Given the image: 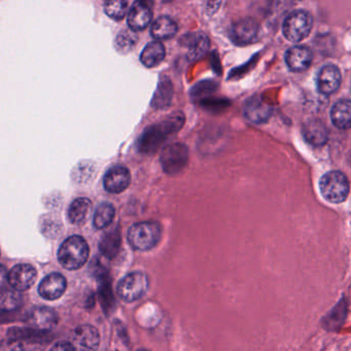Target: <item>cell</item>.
<instances>
[{
    "label": "cell",
    "instance_id": "obj_23",
    "mask_svg": "<svg viewBox=\"0 0 351 351\" xmlns=\"http://www.w3.org/2000/svg\"><path fill=\"white\" fill-rule=\"evenodd\" d=\"M173 97V85L169 77H163L160 80L157 91L152 100V106L155 108H164L170 106Z\"/></svg>",
    "mask_w": 351,
    "mask_h": 351
},
{
    "label": "cell",
    "instance_id": "obj_2",
    "mask_svg": "<svg viewBox=\"0 0 351 351\" xmlns=\"http://www.w3.org/2000/svg\"><path fill=\"white\" fill-rule=\"evenodd\" d=\"M89 258V245L81 236L73 235L67 238L58 252V260L67 270L82 268Z\"/></svg>",
    "mask_w": 351,
    "mask_h": 351
},
{
    "label": "cell",
    "instance_id": "obj_16",
    "mask_svg": "<svg viewBox=\"0 0 351 351\" xmlns=\"http://www.w3.org/2000/svg\"><path fill=\"white\" fill-rule=\"evenodd\" d=\"M272 108L261 97H252L244 106V116L250 122L263 124L270 119Z\"/></svg>",
    "mask_w": 351,
    "mask_h": 351
},
{
    "label": "cell",
    "instance_id": "obj_30",
    "mask_svg": "<svg viewBox=\"0 0 351 351\" xmlns=\"http://www.w3.org/2000/svg\"><path fill=\"white\" fill-rule=\"evenodd\" d=\"M20 303V295L17 291H3L1 297V307L3 310H11L17 307Z\"/></svg>",
    "mask_w": 351,
    "mask_h": 351
},
{
    "label": "cell",
    "instance_id": "obj_12",
    "mask_svg": "<svg viewBox=\"0 0 351 351\" xmlns=\"http://www.w3.org/2000/svg\"><path fill=\"white\" fill-rule=\"evenodd\" d=\"M66 289V279L59 273H52L45 277L38 287L40 297L49 301L59 299Z\"/></svg>",
    "mask_w": 351,
    "mask_h": 351
},
{
    "label": "cell",
    "instance_id": "obj_24",
    "mask_svg": "<svg viewBox=\"0 0 351 351\" xmlns=\"http://www.w3.org/2000/svg\"><path fill=\"white\" fill-rule=\"evenodd\" d=\"M186 45L189 48V57L192 60H196L206 54L210 43L205 34H194L188 36Z\"/></svg>",
    "mask_w": 351,
    "mask_h": 351
},
{
    "label": "cell",
    "instance_id": "obj_13",
    "mask_svg": "<svg viewBox=\"0 0 351 351\" xmlns=\"http://www.w3.org/2000/svg\"><path fill=\"white\" fill-rule=\"evenodd\" d=\"M341 71L336 65H326L320 69L317 77L318 91L324 95H330L340 88Z\"/></svg>",
    "mask_w": 351,
    "mask_h": 351
},
{
    "label": "cell",
    "instance_id": "obj_14",
    "mask_svg": "<svg viewBox=\"0 0 351 351\" xmlns=\"http://www.w3.org/2000/svg\"><path fill=\"white\" fill-rule=\"evenodd\" d=\"M312 59H313V54L307 47H293L285 53V63L287 67L295 73H301L309 69Z\"/></svg>",
    "mask_w": 351,
    "mask_h": 351
},
{
    "label": "cell",
    "instance_id": "obj_25",
    "mask_svg": "<svg viewBox=\"0 0 351 351\" xmlns=\"http://www.w3.org/2000/svg\"><path fill=\"white\" fill-rule=\"evenodd\" d=\"M116 215L114 205L108 202H104L96 209L94 215L93 225L96 229L101 230L108 227L112 223Z\"/></svg>",
    "mask_w": 351,
    "mask_h": 351
},
{
    "label": "cell",
    "instance_id": "obj_22",
    "mask_svg": "<svg viewBox=\"0 0 351 351\" xmlns=\"http://www.w3.org/2000/svg\"><path fill=\"white\" fill-rule=\"evenodd\" d=\"M91 201L88 198H77L71 203L67 217L73 225H83L89 217Z\"/></svg>",
    "mask_w": 351,
    "mask_h": 351
},
{
    "label": "cell",
    "instance_id": "obj_32",
    "mask_svg": "<svg viewBox=\"0 0 351 351\" xmlns=\"http://www.w3.org/2000/svg\"><path fill=\"white\" fill-rule=\"evenodd\" d=\"M50 351H75L71 342H59L51 348Z\"/></svg>",
    "mask_w": 351,
    "mask_h": 351
},
{
    "label": "cell",
    "instance_id": "obj_19",
    "mask_svg": "<svg viewBox=\"0 0 351 351\" xmlns=\"http://www.w3.org/2000/svg\"><path fill=\"white\" fill-rule=\"evenodd\" d=\"M28 324L38 330H49L58 322L56 313L49 308H38L28 315Z\"/></svg>",
    "mask_w": 351,
    "mask_h": 351
},
{
    "label": "cell",
    "instance_id": "obj_11",
    "mask_svg": "<svg viewBox=\"0 0 351 351\" xmlns=\"http://www.w3.org/2000/svg\"><path fill=\"white\" fill-rule=\"evenodd\" d=\"M258 29H260V26L256 20L252 19V18L239 20L232 26V40L240 46L254 43L258 38Z\"/></svg>",
    "mask_w": 351,
    "mask_h": 351
},
{
    "label": "cell",
    "instance_id": "obj_17",
    "mask_svg": "<svg viewBox=\"0 0 351 351\" xmlns=\"http://www.w3.org/2000/svg\"><path fill=\"white\" fill-rule=\"evenodd\" d=\"M304 138L314 147H322L328 141V130L319 120H310L302 128Z\"/></svg>",
    "mask_w": 351,
    "mask_h": 351
},
{
    "label": "cell",
    "instance_id": "obj_15",
    "mask_svg": "<svg viewBox=\"0 0 351 351\" xmlns=\"http://www.w3.org/2000/svg\"><path fill=\"white\" fill-rule=\"evenodd\" d=\"M152 17L153 13L149 5L143 1H136L130 8L127 22L132 32H141L149 25Z\"/></svg>",
    "mask_w": 351,
    "mask_h": 351
},
{
    "label": "cell",
    "instance_id": "obj_7",
    "mask_svg": "<svg viewBox=\"0 0 351 351\" xmlns=\"http://www.w3.org/2000/svg\"><path fill=\"white\" fill-rule=\"evenodd\" d=\"M162 169L167 174L180 173L188 165L189 149L184 143H176L167 145L160 156Z\"/></svg>",
    "mask_w": 351,
    "mask_h": 351
},
{
    "label": "cell",
    "instance_id": "obj_1",
    "mask_svg": "<svg viewBox=\"0 0 351 351\" xmlns=\"http://www.w3.org/2000/svg\"><path fill=\"white\" fill-rule=\"evenodd\" d=\"M184 114L176 112L162 122L147 127L137 141V149L143 154L155 153L169 135L178 132L184 127Z\"/></svg>",
    "mask_w": 351,
    "mask_h": 351
},
{
    "label": "cell",
    "instance_id": "obj_9",
    "mask_svg": "<svg viewBox=\"0 0 351 351\" xmlns=\"http://www.w3.org/2000/svg\"><path fill=\"white\" fill-rule=\"evenodd\" d=\"M38 272L32 265L20 264L14 267L8 275L11 287L16 291H27L36 282Z\"/></svg>",
    "mask_w": 351,
    "mask_h": 351
},
{
    "label": "cell",
    "instance_id": "obj_3",
    "mask_svg": "<svg viewBox=\"0 0 351 351\" xmlns=\"http://www.w3.org/2000/svg\"><path fill=\"white\" fill-rule=\"evenodd\" d=\"M161 226L155 221H143L133 225L129 229V244L139 252L152 250L161 239Z\"/></svg>",
    "mask_w": 351,
    "mask_h": 351
},
{
    "label": "cell",
    "instance_id": "obj_4",
    "mask_svg": "<svg viewBox=\"0 0 351 351\" xmlns=\"http://www.w3.org/2000/svg\"><path fill=\"white\" fill-rule=\"evenodd\" d=\"M322 196L334 204L344 202L349 195V182L346 176L340 171H330L324 174L319 180Z\"/></svg>",
    "mask_w": 351,
    "mask_h": 351
},
{
    "label": "cell",
    "instance_id": "obj_28",
    "mask_svg": "<svg viewBox=\"0 0 351 351\" xmlns=\"http://www.w3.org/2000/svg\"><path fill=\"white\" fill-rule=\"evenodd\" d=\"M128 9V3L117 0V1H108L104 5V12L108 17L114 20H122L125 17Z\"/></svg>",
    "mask_w": 351,
    "mask_h": 351
},
{
    "label": "cell",
    "instance_id": "obj_18",
    "mask_svg": "<svg viewBox=\"0 0 351 351\" xmlns=\"http://www.w3.org/2000/svg\"><path fill=\"white\" fill-rule=\"evenodd\" d=\"M332 124L341 130L351 128V101L342 99L337 101L330 110Z\"/></svg>",
    "mask_w": 351,
    "mask_h": 351
},
{
    "label": "cell",
    "instance_id": "obj_8",
    "mask_svg": "<svg viewBox=\"0 0 351 351\" xmlns=\"http://www.w3.org/2000/svg\"><path fill=\"white\" fill-rule=\"evenodd\" d=\"M100 336L97 328L90 324L79 326L71 337V344L75 351H97Z\"/></svg>",
    "mask_w": 351,
    "mask_h": 351
},
{
    "label": "cell",
    "instance_id": "obj_33",
    "mask_svg": "<svg viewBox=\"0 0 351 351\" xmlns=\"http://www.w3.org/2000/svg\"><path fill=\"white\" fill-rule=\"evenodd\" d=\"M138 351H147V350H143H143H138Z\"/></svg>",
    "mask_w": 351,
    "mask_h": 351
},
{
    "label": "cell",
    "instance_id": "obj_31",
    "mask_svg": "<svg viewBox=\"0 0 351 351\" xmlns=\"http://www.w3.org/2000/svg\"><path fill=\"white\" fill-rule=\"evenodd\" d=\"M0 351H23L21 343L15 340L3 341Z\"/></svg>",
    "mask_w": 351,
    "mask_h": 351
},
{
    "label": "cell",
    "instance_id": "obj_21",
    "mask_svg": "<svg viewBox=\"0 0 351 351\" xmlns=\"http://www.w3.org/2000/svg\"><path fill=\"white\" fill-rule=\"evenodd\" d=\"M178 29V24L173 19L167 16H161L152 25L151 34L157 40H166L173 38Z\"/></svg>",
    "mask_w": 351,
    "mask_h": 351
},
{
    "label": "cell",
    "instance_id": "obj_5",
    "mask_svg": "<svg viewBox=\"0 0 351 351\" xmlns=\"http://www.w3.org/2000/svg\"><path fill=\"white\" fill-rule=\"evenodd\" d=\"M313 19L306 11H295L283 22V36L289 42L299 43L307 38L311 32Z\"/></svg>",
    "mask_w": 351,
    "mask_h": 351
},
{
    "label": "cell",
    "instance_id": "obj_27",
    "mask_svg": "<svg viewBox=\"0 0 351 351\" xmlns=\"http://www.w3.org/2000/svg\"><path fill=\"white\" fill-rule=\"evenodd\" d=\"M120 242V233L117 230H112L102 238L101 243H100V250H101L102 254L106 256H110V258L116 256Z\"/></svg>",
    "mask_w": 351,
    "mask_h": 351
},
{
    "label": "cell",
    "instance_id": "obj_26",
    "mask_svg": "<svg viewBox=\"0 0 351 351\" xmlns=\"http://www.w3.org/2000/svg\"><path fill=\"white\" fill-rule=\"evenodd\" d=\"M347 307L344 301L341 300L340 303L332 308V311L324 316V326L328 328V330H336L337 328H340L341 324L344 322L345 316H346Z\"/></svg>",
    "mask_w": 351,
    "mask_h": 351
},
{
    "label": "cell",
    "instance_id": "obj_20",
    "mask_svg": "<svg viewBox=\"0 0 351 351\" xmlns=\"http://www.w3.org/2000/svg\"><path fill=\"white\" fill-rule=\"evenodd\" d=\"M166 56V49L161 42L147 44L141 55V61L147 69H153L163 62Z\"/></svg>",
    "mask_w": 351,
    "mask_h": 351
},
{
    "label": "cell",
    "instance_id": "obj_6",
    "mask_svg": "<svg viewBox=\"0 0 351 351\" xmlns=\"http://www.w3.org/2000/svg\"><path fill=\"white\" fill-rule=\"evenodd\" d=\"M149 289V279L141 271H134L125 276L118 285V295L127 303L137 301Z\"/></svg>",
    "mask_w": 351,
    "mask_h": 351
},
{
    "label": "cell",
    "instance_id": "obj_29",
    "mask_svg": "<svg viewBox=\"0 0 351 351\" xmlns=\"http://www.w3.org/2000/svg\"><path fill=\"white\" fill-rule=\"evenodd\" d=\"M136 40V36H135L134 32H133L132 30H131V32H122V34H119L118 38H117V49H118L119 51H122V52H127V51L130 50V49L134 46Z\"/></svg>",
    "mask_w": 351,
    "mask_h": 351
},
{
    "label": "cell",
    "instance_id": "obj_10",
    "mask_svg": "<svg viewBox=\"0 0 351 351\" xmlns=\"http://www.w3.org/2000/svg\"><path fill=\"white\" fill-rule=\"evenodd\" d=\"M131 182L128 168L122 165L112 166L106 171L104 178V186L108 193L120 194L124 192Z\"/></svg>",
    "mask_w": 351,
    "mask_h": 351
}]
</instances>
